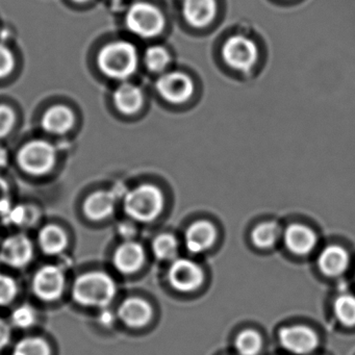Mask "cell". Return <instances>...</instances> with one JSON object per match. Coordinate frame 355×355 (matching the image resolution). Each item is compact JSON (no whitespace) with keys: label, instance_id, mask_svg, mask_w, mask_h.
I'll list each match as a JSON object with an SVG mask.
<instances>
[{"label":"cell","instance_id":"cell-1","mask_svg":"<svg viewBox=\"0 0 355 355\" xmlns=\"http://www.w3.org/2000/svg\"><path fill=\"white\" fill-rule=\"evenodd\" d=\"M117 294V284L110 274L91 271L76 278L72 286V297L85 307L107 309Z\"/></svg>","mask_w":355,"mask_h":355},{"label":"cell","instance_id":"cell-2","mask_svg":"<svg viewBox=\"0 0 355 355\" xmlns=\"http://www.w3.org/2000/svg\"><path fill=\"white\" fill-rule=\"evenodd\" d=\"M163 193L153 184L137 186L124 197V211L135 221L149 223L157 219L164 209Z\"/></svg>","mask_w":355,"mask_h":355},{"label":"cell","instance_id":"cell-3","mask_svg":"<svg viewBox=\"0 0 355 355\" xmlns=\"http://www.w3.org/2000/svg\"><path fill=\"white\" fill-rule=\"evenodd\" d=\"M139 57L136 47L125 41L105 45L98 55V66L105 76L116 80H125L138 68Z\"/></svg>","mask_w":355,"mask_h":355},{"label":"cell","instance_id":"cell-4","mask_svg":"<svg viewBox=\"0 0 355 355\" xmlns=\"http://www.w3.org/2000/svg\"><path fill=\"white\" fill-rule=\"evenodd\" d=\"M17 163L20 169L28 175H46L55 168L57 151L46 141H31L18 151Z\"/></svg>","mask_w":355,"mask_h":355},{"label":"cell","instance_id":"cell-5","mask_svg":"<svg viewBox=\"0 0 355 355\" xmlns=\"http://www.w3.org/2000/svg\"><path fill=\"white\" fill-rule=\"evenodd\" d=\"M126 26L132 34L142 38L159 36L166 26L163 13L147 3H135L126 14Z\"/></svg>","mask_w":355,"mask_h":355},{"label":"cell","instance_id":"cell-6","mask_svg":"<svg viewBox=\"0 0 355 355\" xmlns=\"http://www.w3.org/2000/svg\"><path fill=\"white\" fill-rule=\"evenodd\" d=\"M222 57L228 67L248 72L259 60V49L254 41L241 35L230 37L222 49Z\"/></svg>","mask_w":355,"mask_h":355},{"label":"cell","instance_id":"cell-7","mask_svg":"<svg viewBox=\"0 0 355 355\" xmlns=\"http://www.w3.org/2000/svg\"><path fill=\"white\" fill-rule=\"evenodd\" d=\"M66 277L63 270L55 265H45L37 270L32 280L36 297L45 302H53L63 296Z\"/></svg>","mask_w":355,"mask_h":355},{"label":"cell","instance_id":"cell-8","mask_svg":"<svg viewBox=\"0 0 355 355\" xmlns=\"http://www.w3.org/2000/svg\"><path fill=\"white\" fill-rule=\"evenodd\" d=\"M34 244L26 234H12L1 243L0 261L14 269H24L34 259Z\"/></svg>","mask_w":355,"mask_h":355},{"label":"cell","instance_id":"cell-9","mask_svg":"<svg viewBox=\"0 0 355 355\" xmlns=\"http://www.w3.org/2000/svg\"><path fill=\"white\" fill-rule=\"evenodd\" d=\"M157 93L172 105H182L192 97L194 83L188 74L182 72H169L157 80Z\"/></svg>","mask_w":355,"mask_h":355},{"label":"cell","instance_id":"cell-10","mask_svg":"<svg viewBox=\"0 0 355 355\" xmlns=\"http://www.w3.org/2000/svg\"><path fill=\"white\" fill-rule=\"evenodd\" d=\"M205 274L200 266L187 259H174L168 271L172 288L180 292H193L202 284Z\"/></svg>","mask_w":355,"mask_h":355},{"label":"cell","instance_id":"cell-11","mask_svg":"<svg viewBox=\"0 0 355 355\" xmlns=\"http://www.w3.org/2000/svg\"><path fill=\"white\" fill-rule=\"evenodd\" d=\"M279 340L284 349L297 355L309 354L318 346L315 332L303 325L282 328L279 332Z\"/></svg>","mask_w":355,"mask_h":355},{"label":"cell","instance_id":"cell-12","mask_svg":"<svg viewBox=\"0 0 355 355\" xmlns=\"http://www.w3.org/2000/svg\"><path fill=\"white\" fill-rule=\"evenodd\" d=\"M145 250L142 245L132 240L124 241L113 254V265L120 273L130 275L144 265Z\"/></svg>","mask_w":355,"mask_h":355},{"label":"cell","instance_id":"cell-13","mask_svg":"<svg viewBox=\"0 0 355 355\" xmlns=\"http://www.w3.org/2000/svg\"><path fill=\"white\" fill-rule=\"evenodd\" d=\"M117 317L128 327L141 328L150 321L153 307L144 299L130 297L118 307Z\"/></svg>","mask_w":355,"mask_h":355},{"label":"cell","instance_id":"cell-14","mask_svg":"<svg viewBox=\"0 0 355 355\" xmlns=\"http://www.w3.org/2000/svg\"><path fill=\"white\" fill-rule=\"evenodd\" d=\"M216 0H184L182 14L184 20L195 28H207L217 15Z\"/></svg>","mask_w":355,"mask_h":355},{"label":"cell","instance_id":"cell-15","mask_svg":"<svg viewBox=\"0 0 355 355\" xmlns=\"http://www.w3.org/2000/svg\"><path fill=\"white\" fill-rule=\"evenodd\" d=\"M116 209V196L110 191H96L84 201L83 211L92 221H103L113 215Z\"/></svg>","mask_w":355,"mask_h":355},{"label":"cell","instance_id":"cell-16","mask_svg":"<svg viewBox=\"0 0 355 355\" xmlns=\"http://www.w3.org/2000/svg\"><path fill=\"white\" fill-rule=\"evenodd\" d=\"M217 232L213 224L197 221L187 230L184 241L187 248L192 253H201L213 246Z\"/></svg>","mask_w":355,"mask_h":355},{"label":"cell","instance_id":"cell-17","mask_svg":"<svg viewBox=\"0 0 355 355\" xmlns=\"http://www.w3.org/2000/svg\"><path fill=\"white\" fill-rule=\"evenodd\" d=\"M284 243L291 252L305 255L317 244V236L311 228L301 224H292L284 232Z\"/></svg>","mask_w":355,"mask_h":355},{"label":"cell","instance_id":"cell-18","mask_svg":"<svg viewBox=\"0 0 355 355\" xmlns=\"http://www.w3.org/2000/svg\"><path fill=\"white\" fill-rule=\"evenodd\" d=\"M349 261L348 252L344 248L338 245H330L320 253L318 265L325 275L334 277L346 271Z\"/></svg>","mask_w":355,"mask_h":355},{"label":"cell","instance_id":"cell-19","mask_svg":"<svg viewBox=\"0 0 355 355\" xmlns=\"http://www.w3.org/2000/svg\"><path fill=\"white\" fill-rule=\"evenodd\" d=\"M74 121L76 117L69 107L65 105H55L45 112L42 118V126L51 134L63 135L73 128Z\"/></svg>","mask_w":355,"mask_h":355},{"label":"cell","instance_id":"cell-20","mask_svg":"<svg viewBox=\"0 0 355 355\" xmlns=\"http://www.w3.org/2000/svg\"><path fill=\"white\" fill-rule=\"evenodd\" d=\"M38 245L45 254H61L68 245L67 234L55 224L43 226L38 234Z\"/></svg>","mask_w":355,"mask_h":355},{"label":"cell","instance_id":"cell-21","mask_svg":"<svg viewBox=\"0 0 355 355\" xmlns=\"http://www.w3.org/2000/svg\"><path fill=\"white\" fill-rule=\"evenodd\" d=\"M116 107L125 115H134L140 111L143 105L142 91L130 83H124L114 93Z\"/></svg>","mask_w":355,"mask_h":355},{"label":"cell","instance_id":"cell-22","mask_svg":"<svg viewBox=\"0 0 355 355\" xmlns=\"http://www.w3.org/2000/svg\"><path fill=\"white\" fill-rule=\"evenodd\" d=\"M282 232L275 222H266L255 226L251 232L253 244L261 249L270 248L276 244Z\"/></svg>","mask_w":355,"mask_h":355},{"label":"cell","instance_id":"cell-23","mask_svg":"<svg viewBox=\"0 0 355 355\" xmlns=\"http://www.w3.org/2000/svg\"><path fill=\"white\" fill-rule=\"evenodd\" d=\"M12 355H51V349L44 338L28 336L15 345Z\"/></svg>","mask_w":355,"mask_h":355},{"label":"cell","instance_id":"cell-24","mask_svg":"<svg viewBox=\"0 0 355 355\" xmlns=\"http://www.w3.org/2000/svg\"><path fill=\"white\" fill-rule=\"evenodd\" d=\"M153 252L159 261H171L178 253V242L172 234L157 236L153 242Z\"/></svg>","mask_w":355,"mask_h":355},{"label":"cell","instance_id":"cell-25","mask_svg":"<svg viewBox=\"0 0 355 355\" xmlns=\"http://www.w3.org/2000/svg\"><path fill=\"white\" fill-rule=\"evenodd\" d=\"M5 217L10 223L15 226L31 227L38 221L39 211L31 205H17V207H12Z\"/></svg>","mask_w":355,"mask_h":355},{"label":"cell","instance_id":"cell-26","mask_svg":"<svg viewBox=\"0 0 355 355\" xmlns=\"http://www.w3.org/2000/svg\"><path fill=\"white\" fill-rule=\"evenodd\" d=\"M336 319L346 326H355V296L340 295L336 298L334 306Z\"/></svg>","mask_w":355,"mask_h":355},{"label":"cell","instance_id":"cell-27","mask_svg":"<svg viewBox=\"0 0 355 355\" xmlns=\"http://www.w3.org/2000/svg\"><path fill=\"white\" fill-rule=\"evenodd\" d=\"M261 338L254 330H244L236 336L234 346L240 355H257L261 349Z\"/></svg>","mask_w":355,"mask_h":355},{"label":"cell","instance_id":"cell-28","mask_svg":"<svg viewBox=\"0 0 355 355\" xmlns=\"http://www.w3.org/2000/svg\"><path fill=\"white\" fill-rule=\"evenodd\" d=\"M170 58L167 49L162 46H151L144 55L146 67L153 72H162L169 65Z\"/></svg>","mask_w":355,"mask_h":355},{"label":"cell","instance_id":"cell-29","mask_svg":"<svg viewBox=\"0 0 355 355\" xmlns=\"http://www.w3.org/2000/svg\"><path fill=\"white\" fill-rule=\"evenodd\" d=\"M38 313L34 306L30 304H21L16 307L10 315L12 325L20 329H28L36 324Z\"/></svg>","mask_w":355,"mask_h":355},{"label":"cell","instance_id":"cell-30","mask_svg":"<svg viewBox=\"0 0 355 355\" xmlns=\"http://www.w3.org/2000/svg\"><path fill=\"white\" fill-rule=\"evenodd\" d=\"M17 294V282L12 276L0 273V306L11 304Z\"/></svg>","mask_w":355,"mask_h":355},{"label":"cell","instance_id":"cell-31","mask_svg":"<svg viewBox=\"0 0 355 355\" xmlns=\"http://www.w3.org/2000/svg\"><path fill=\"white\" fill-rule=\"evenodd\" d=\"M15 113L7 105H0V140L9 135L15 124Z\"/></svg>","mask_w":355,"mask_h":355},{"label":"cell","instance_id":"cell-32","mask_svg":"<svg viewBox=\"0 0 355 355\" xmlns=\"http://www.w3.org/2000/svg\"><path fill=\"white\" fill-rule=\"evenodd\" d=\"M15 67V58L5 45L0 44V78L9 76Z\"/></svg>","mask_w":355,"mask_h":355},{"label":"cell","instance_id":"cell-33","mask_svg":"<svg viewBox=\"0 0 355 355\" xmlns=\"http://www.w3.org/2000/svg\"><path fill=\"white\" fill-rule=\"evenodd\" d=\"M12 209L11 194L7 180L0 176V215L5 217Z\"/></svg>","mask_w":355,"mask_h":355},{"label":"cell","instance_id":"cell-34","mask_svg":"<svg viewBox=\"0 0 355 355\" xmlns=\"http://www.w3.org/2000/svg\"><path fill=\"white\" fill-rule=\"evenodd\" d=\"M11 338V325L5 319L0 317V352L9 346Z\"/></svg>","mask_w":355,"mask_h":355},{"label":"cell","instance_id":"cell-35","mask_svg":"<svg viewBox=\"0 0 355 355\" xmlns=\"http://www.w3.org/2000/svg\"><path fill=\"white\" fill-rule=\"evenodd\" d=\"M119 232L122 236L130 240V236L135 234L134 226L130 223H122L120 224Z\"/></svg>","mask_w":355,"mask_h":355},{"label":"cell","instance_id":"cell-36","mask_svg":"<svg viewBox=\"0 0 355 355\" xmlns=\"http://www.w3.org/2000/svg\"><path fill=\"white\" fill-rule=\"evenodd\" d=\"M9 153L5 147L0 146V170L5 169L9 164Z\"/></svg>","mask_w":355,"mask_h":355},{"label":"cell","instance_id":"cell-37","mask_svg":"<svg viewBox=\"0 0 355 355\" xmlns=\"http://www.w3.org/2000/svg\"><path fill=\"white\" fill-rule=\"evenodd\" d=\"M114 319H115V318H114V315L111 313V311H103V313H101V321L103 325H111V324L113 323Z\"/></svg>","mask_w":355,"mask_h":355},{"label":"cell","instance_id":"cell-38","mask_svg":"<svg viewBox=\"0 0 355 355\" xmlns=\"http://www.w3.org/2000/svg\"><path fill=\"white\" fill-rule=\"evenodd\" d=\"M76 3H84V1H87V0H74Z\"/></svg>","mask_w":355,"mask_h":355}]
</instances>
